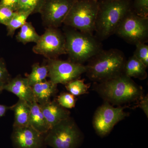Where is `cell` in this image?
<instances>
[{
	"label": "cell",
	"mask_w": 148,
	"mask_h": 148,
	"mask_svg": "<svg viewBox=\"0 0 148 148\" xmlns=\"http://www.w3.org/2000/svg\"><path fill=\"white\" fill-rule=\"evenodd\" d=\"M10 110L13 111L14 114L13 128L29 125L31 112L29 103L18 99V101L14 105L10 107Z\"/></svg>",
	"instance_id": "e0dca14e"
},
{
	"label": "cell",
	"mask_w": 148,
	"mask_h": 148,
	"mask_svg": "<svg viewBox=\"0 0 148 148\" xmlns=\"http://www.w3.org/2000/svg\"><path fill=\"white\" fill-rule=\"evenodd\" d=\"M114 34L131 44L145 43L148 39V17L139 16L131 10L120 23Z\"/></svg>",
	"instance_id": "52a82bcc"
},
{
	"label": "cell",
	"mask_w": 148,
	"mask_h": 148,
	"mask_svg": "<svg viewBox=\"0 0 148 148\" xmlns=\"http://www.w3.org/2000/svg\"><path fill=\"white\" fill-rule=\"evenodd\" d=\"M29 105L31 108L29 126L41 134H46L50 127L44 115L40 106L36 101L29 103Z\"/></svg>",
	"instance_id": "2e32d148"
},
{
	"label": "cell",
	"mask_w": 148,
	"mask_h": 148,
	"mask_svg": "<svg viewBox=\"0 0 148 148\" xmlns=\"http://www.w3.org/2000/svg\"><path fill=\"white\" fill-rule=\"evenodd\" d=\"M32 14V12L29 11L16 12V14L6 26L8 36L13 37L15 31L21 28L27 22V18Z\"/></svg>",
	"instance_id": "44dd1931"
},
{
	"label": "cell",
	"mask_w": 148,
	"mask_h": 148,
	"mask_svg": "<svg viewBox=\"0 0 148 148\" xmlns=\"http://www.w3.org/2000/svg\"><path fill=\"white\" fill-rule=\"evenodd\" d=\"M20 29L16 36L18 42L24 45L30 42L36 43L39 40L40 36L36 32L32 22H26Z\"/></svg>",
	"instance_id": "d6986e66"
},
{
	"label": "cell",
	"mask_w": 148,
	"mask_h": 148,
	"mask_svg": "<svg viewBox=\"0 0 148 148\" xmlns=\"http://www.w3.org/2000/svg\"><path fill=\"white\" fill-rule=\"evenodd\" d=\"M5 84L0 83V94H1L2 92L4 90L3 87Z\"/></svg>",
	"instance_id": "1f68e13d"
},
{
	"label": "cell",
	"mask_w": 148,
	"mask_h": 148,
	"mask_svg": "<svg viewBox=\"0 0 148 148\" xmlns=\"http://www.w3.org/2000/svg\"><path fill=\"white\" fill-rule=\"evenodd\" d=\"M94 88L106 102L122 105L139 101L143 96V88L124 74L101 82H95Z\"/></svg>",
	"instance_id": "6da1fadb"
},
{
	"label": "cell",
	"mask_w": 148,
	"mask_h": 148,
	"mask_svg": "<svg viewBox=\"0 0 148 148\" xmlns=\"http://www.w3.org/2000/svg\"><path fill=\"white\" fill-rule=\"evenodd\" d=\"M16 13L8 7L0 5V24L6 26Z\"/></svg>",
	"instance_id": "4316f807"
},
{
	"label": "cell",
	"mask_w": 148,
	"mask_h": 148,
	"mask_svg": "<svg viewBox=\"0 0 148 148\" xmlns=\"http://www.w3.org/2000/svg\"><path fill=\"white\" fill-rule=\"evenodd\" d=\"M147 68L144 64L134 55L126 60L123 74L130 78L145 79L147 77Z\"/></svg>",
	"instance_id": "ac0fdd59"
},
{
	"label": "cell",
	"mask_w": 148,
	"mask_h": 148,
	"mask_svg": "<svg viewBox=\"0 0 148 148\" xmlns=\"http://www.w3.org/2000/svg\"><path fill=\"white\" fill-rule=\"evenodd\" d=\"M65 26L66 53L70 61L83 64L103 49L100 40L93 34Z\"/></svg>",
	"instance_id": "277c9868"
},
{
	"label": "cell",
	"mask_w": 148,
	"mask_h": 148,
	"mask_svg": "<svg viewBox=\"0 0 148 148\" xmlns=\"http://www.w3.org/2000/svg\"><path fill=\"white\" fill-rule=\"evenodd\" d=\"M36 44L33 48L34 53L47 59L58 58L67 54L65 35L58 28H47Z\"/></svg>",
	"instance_id": "ba28073f"
},
{
	"label": "cell",
	"mask_w": 148,
	"mask_h": 148,
	"mask_svg": "<svg viewBox=\"0 0 148 148\" xmlns=\"http://www.w3.org/2000/svg\"><path fill=\"white\" fill-rule=\"evenodd\" d=\"M18 2L19 0H1L0 5L5 6L16 12L18 8Z\"/></svg>",
	"instance_id": "f1b7e54d"
},
{
	"label": "cell",
	"mask_w": 148,
	"mask_h": 148,
	"mask_svg": "<svg viewBox=\"0 0 148 148\" xmlns=\"http://www.w3.org/2000/svg\"><path fill=\"white\" fill-rule=\"evenodd\" d=\"M49 69L47 64L40 65L36 63L32 66L31 73L27 77L31 86L46 80L48 77Z\"/></svg>",
	"instance_id": "ffe728a7"
},
{
	"label": "cell",
	"mask_w": 148,
	"mask_h": 148,
	"mask_svg": "<svg viewBox=\"0 0 148 148\" xmlns=\"http://www.w3.org/2000/svg\"><path fill=\"white\" fill-rule=\"evenodd\" d=\"M98 0H75L63 24L80 32L93 34Z\"/></svg>",
	"instance_id": "5b68a950"
},
{
	"label": "cell",
	"mask_w": 148,
	"mask_h": 148,
	"mask_svg": "<svg viewBox=\"0 0 148 148\" xmlns=\"http://www.w3.org/2000/svg\"><path fill=\"white\" fill-rule=\"evenodd\" d=\"M11 78L4 60L0 58V83L5 84Z\"/></svg>",
	"instance_id": "83f0119b"
},
{
	"label": "cell",
	"mask_w": 148,
	"mask_h": 148,
	"mask_svg": "<svg viewBox=\"0 0 148 148\" xmlns=\"http://www.w3.org/2000/svg\"><path fill=\"white\" fill-rule=\"evenodd\" d=\"M47 62L49 80L57 85H66L71 81L79 78L86 71V66L69 60L56 58L47 59Z\"/></svg>",
	"instance_id": "30bf717a"
},
{
	"label": "cell",
	"mask_w": 148,
	"mask_h": 148,
	"mask_svg": "<svg viewBox=\"0 0 148 148\" xmlns=\"http://www.w3.org/2000/svg\"><path fill=\"white\" fill-rule=\"evenodd\" d=\"M40 106L50 128L70 117V111L61 107L55 100Z\"/></svg>",
	"instance_id": "5bb4252c"
},
{
	"label": "cell",
	"mask_w": 148,
	"mask_h": 148,
	"mask_svg": "<svg viewBox=\"0 0 148 148\" xmlns=\"http://www.w3.org/2000/svg\"><path fill=\"white\" fill-rule=\"evenodd\" d=\"M109 1H112V0H109Z\"/></svg>",
	"instance_id": "d6a6232c"
},
{
	"label": "cell",
	"mask_w": 148,
	"mask_h": 148,
	"mask_svg": "<svg viewBox=\"0 0 148 148\" xmlns=\"http://www.w3.org/2000/svg\"><path fill=\"white\" fill-rule=\"evenodd\" d=\"M124 107H114L110 103L105 102L96 110L92 124L99 136L104 137L108 135L114 126L127 116Z\"/></svg>",
	"instance_id": "9c48e42d"
},
{
	"label": "cell",
	"mask_w": 148,
	"mask_h": 148,
	"mask_svg": "<svg viewBox=\"0 0 148 148\" xmlns=\"http://www.w3.org/2000/svg\"><path fill=\"white\" fill-rule=\"evenodd\" d=\"M126 61L124 53L119 49H102L88 61L86 75L96 82L118 76L124 74Z\"/></svg>",
	"instance_id": "3957f363"
},
{
	"label": "cell",
	"mask_w": 148,
	"mask_h": 148,
	"mask_svg": "<svg viewBox=\"0 0 148 148\" xmlns=\"http://www.w3.org/2000/svg\"><path fill=\"white\" fill-rule=\"evenodd\" d=\"M136 49L133 55L147 68L148 67V45L144 43L135 45Z\"/></svg>",
	"instance_id": "d4e9b609"
},
{
	"label": "cell",
	"mask_w": 148,
	"mask_h": 148,
	"mask_svg": "<svg viewBox=\"0 0 148 148\" xmlns=\"http://www.w3.org/2000/svg\"><path fill=\"white\" fill-rule=\"evenodd\" d=\"M4 90L13 93L19 100L28 103L35 101L32 86L29 84L27 77L18 75L11 78L4 86Z\"/></svg>",
	"instance_id": "4fadbf2b"
},
{
	"label": "cell",
	"mask_w": 148,
	"mask_h": 148,
	"mask_svg": "<svg viewBox=\"0 0 148 148\" xmlns=\"http://www.w3.org/2000/svg\"><path fill=\"white\" fill-rule=\"evenodd\" d=\"M83 139L82 132L71 117L51 127L45 136L46 145L53 148H78Z\"/></svg>",
	"instance_id": "8992f818"
},
{
	"label": "cell",
	"mask_w": 148,
	"mask_h": 148,
	"mask_svg": "<svg viewBox=\"0 0 148 148\" xmlns=\"http://www.w3.org/2000/svg\"><path fill=\"white\" fill-rule=\"evenodd\" d=\"M45 135L28 125L13 128L11 138L14 148H45Z\"/></svg>",
	"instance_id": "7c38bea8"
},
{
	"label": "cell",
	"mask_w": 148,
	"mask_h": 148,
	"mask_svg": "<svg viewBox=\"0 0 148 148\" xmlns=\"http://www.w3.org/2000/svg\"><path fill=\"white\" fill-rule=\"evenodd\" d=\"M132 10L139 16L148 17V0H134Z\"/></svg>",
	"instance_id": "484cf974"
},
{
	"label": "cell",
	"mask_w": 148,
	"mask_h": 148,
	"mask_svg": "<svg viewBox=\"0 0 148 148\" xmlns=\"http://www.w3.org/2000/svg\"><path fill=\"white\" fill-rule=\"evenodd\" d=\"M9 110H10V107L0 104V118L3 116Z\"/></svg>",
	"instance_id": "4dcf8cb0"
},
{
	"label": "cell",
	"mask_w": 148,
	"mask_h": 148,
	"mask_svg": "<svg viewBox=\"0 0 148 148\" xmlns=\"http://www.w3.org/2000/svg\"><path fill=\"white\" fill-rule=\"evenodd\" d=\"M44 0H19L18 12H31L32 14L39 13Z\"/></svg>",
	"instance_id": "603a6c76"
},
{
	"label": "cell",
	"mask_w": 148,
	"mask_h": 148,
	"mask_svg": "<svg viewBox=\"0 0 148 148\" xmlns=\"http://www.w3.org/2000/svg\"><path fill=\"white\" fill-rule=\"evenodd\" d=\"M138 106L140 108L143 110L146 116H148V95L145 96L143 95L140 100Z\"/></svg>",
	"instance_id": "f546056e"
},
{
	"label": "cell",
	"mask_w": 148,
	"mask_h": 148,
	"mask_svg": "<svg viewBox=\"0 0 148 148\" xmlns=\"http://www.w3.org/2000/svg\"><path fill=\"white\" fill-rule=\"evenodd\" d=\"M95 31L100 40L115 34L122 19L132 10L131 0H98Z\"/></svg>",
	"instance_id": "7a4b0ae2"
},
{
	"label": "cell",
	"mask_w": 148,
	"mask_h": 148,
	"mask_svg": "<svg viewBox=\"0 0 148 148\" xmlns=\"http://www.w3.org/2000/svg\"><path fill=\"white\" fill-rule=\"evenodd\" d=\"M84 81V79H76L66 84L65 87L69 93L75 96L87 94L90 84H86Z\"/></svg>",
	"instance_id": "7402d4cb"
},
{
	"label": "cell",
	"mask_w": 148,
	"mask_h": 148,
	"mask_svg": "<svg viewBox=\"0 0 148 148\" xmlns=\"http://www.w3.org/2000/svg\"><path fill=\"white\" fill-rule=\"evenodd\" d=\"M56 101L61 107L66 109L73 108L75 106V96L69 92H63L57 97Z\"/></svg>",
	"instance_id": "cb8c5ba5"
},
{
	"label": "cell",
	"mask_w": 148,
	"mask_h": 148,
	"mask_svg": "<svg viewBox=\"0 0 148 148\" xmlns=\"http://www.w3.org/2000/svg\"><path fill=\"white\" fill-rule=\"evenodd\" d=\"M75 0H44L39 13L47 28H58L63 24Z\"/></svg>",
	"instance_id": "8fae6325"
},
{
	"label": "cell",
	"mask_w": 148,
	"mask_h": 148,
	"mask_svg": "<svg viewBox=\"0 0 148 148\" xmlns=\"http://www.w3.org/2000/svg\"><path fill=\"white\" fill-rule=\"evenodd\" d=\"M35 101L40 105L51 101L57 92V84L50 80H45L32 86Z\"/></svg>",
	"instance_id": "9a60e30c"
}]
</instances>
